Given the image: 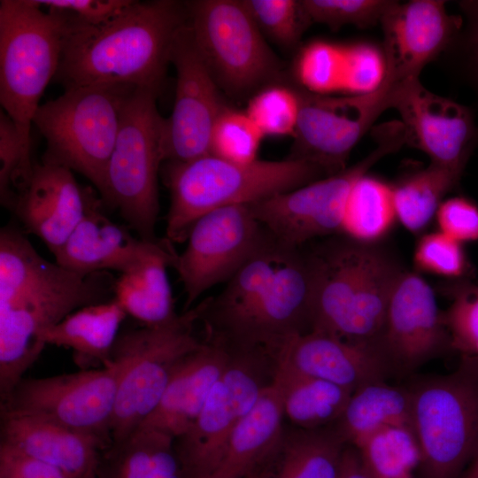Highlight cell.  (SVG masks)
Instances as JSON below:
<instances>
[{"label": "cell", "instance_id": "cell-12", "mask_svg": "<svg viewBox=\"0 0 478 478\" xmlns=\"http://www.w3.org/2000/svg\"><path fill=\"white\" fill-rule=\"evenodd\" d=\"M186 6L195 45L219 88L243 96L283 82L281 62L243 0H197Z\"/></svg>", "mask_w": 478, "mask_h": 478}, {"label": "cell", "instance_id": "cell-40", "mask_svg": "<svg viewBox=\"0 0 478 478\" xmlns=\"http://www.w3.org/2000/svg\"><path fill=\"white\" fill-rule=\"evenodd\" d=\"M441 289L451 301L443 317L452 351L460 356L478 357V286L459 280Z\"/></svg>", "mask_w": 478, "mask_h": 478}, {"label": "cell", "instance_id": "cell-8", "mask_svg": "<svg viewBox=\"0 0 478 478\" xmlns=\"http://www.w3.org/2000/svg\"><path fill=\"white\" fill-rule=\"evenodd\" d=\"M67 23L33 0L0 1V103L31 151V126L56 76Z\"/></svg>", "mask_w": 478, "mask_h": 478}, {"label": "cell", "instance_id": "cell-22", "mask_svg": "<svg viewBox=\"0 0 478 478\" xmlns=\"http://www.w3.org/2000/svg\"><path fill=\"white\" fill-rule=\"evenodd\" d=\"M102 204L89 188L83 219L54 255L59 266L83 275L109 270L127 274L165 243L166 238L149 242L134 236L104 214Z\"/></svg>", "mask_w": 478, "mask_h": 478}, {"label": "cell", "instance_id": "cell-3", "mask_svg": "<svg viewBox=\"0 0 478 478\" xmlns=\"http://www.w3.org/2000/svg\"><path fill=\"white\" fill-rule=\"evenodd\" d=\"M188 21L186 3L134 1L98 27H69L54 80L65 89L125 85L160 91L175 38Z\"/></svg>", "mask_w": 478, "mask_h": 478}, {"label": "cell", "instance_id": "cell-2", "mask_svg": "<svg viewBox=\"0 0 478 478\" xmlns=\"http://www.w3.org/2000/svg\"><path fill=\"white\" fill-rule=\"evenodd\" d=\"M313 271L305 247L271 243L216 297L200 303L204 339L228 352L264 351L277 358L292 337L311 331Z\"/></svg>", "mask_w": 478, "mask_h": 478}, {"label": "cell", "instance_id": "cell-49", "mask_svg": "<svg viewBox=\"0 0 478 478\" xmlns=\"http://www.w3.org/2000/svg\"><path fill=\"white\" fill-rule=\"evenodd\" d=\"M460 478H478V457L467 466Z\"/></svg>", "mask_w": 478, "mask_h": 478}, {"label": "cell", "instance_id": "cell-23", "mask_svg": "<svg viewBox=\"0 0 478 478\" xmlns=\"http://www.w3.org/2000/svg\"><path fill=\"white\" fill-rule=\"evenodd\" d=\"M89 190L79 185L71 170L43 162L35 164L13 212L55 255L83 219Z\"/></svg>", "mask_w": 478, "mask_h": 478}, {"label": "cell", "instance_id": "cell-5", "mask_svg": "<svg viewBox=\"0 0 478 478\" xmlns=\"http://www.w3.org/2000/svg\"><path fill=\"white\" fill-rule=\"evenodd\" d=\"M164 175L170 191L166 238L182 243L194 223L207 212L251 204L329 174L318 165L298 158L239 164L208 154L188 162H167Z\"/></svg>", "mask_w": 478, "mask_h": 478}, {"label": "cell", "instance_id": "cell-19", "mask_svg": "<svg viewBox=\"0 0 478 478\" xmlns=\"http://www.w3.org/2000/svg\"><path fill=\"white\" fill-rule=\"evenodd\" d=\"M392 108L400 114L406 143L426 153L432 164L463 172L478 141L470 109L428 90L419 78L396 85Z\"/></svg>", "mask_w": 478, "mask_h": 478}, {"label": "cell", "instance_id": "cell-9", "mask_svg": "<svg viewBox=\"0 0 478 478\" xmlns=\"http://www.w3.org/2000/svg\"><path fill=\"white\" fill-rule=\"evenodd\" d=\"M135 89L125 85L75 87L42 104L33 120L46 141L42 162L82 174L101 195L122 109Z\"/></svg>", "mask_w": 478, "mask_h": 478}, {"label": "cell", "instance_id": "cell-50", "mask_svg": "<svg viewBox=\"0 0 478 478\" xmlns=\"http://www.w3.org/2000/svg\"><path fill=\"white\" fill-rule=\"evenodd\" d=\"M88 478H100L99 475H98V471H97V473H96L95 474H93V475H91V476H89Z\"/></svg>", "mask_w": 478, "mask_h": 478}, {"label": "cell", "instance_id": "cell-14", "mask_svg": "<svg viewBox=\"0 0 478 478\" xmlns=\"http://www.w3.org/2000/svg\"><path fill=\"white\" fill-rule=\"evenodd\" d=\"M118 372L101 368L41 378H22L5 400L1 415L42 419L96 437L109 448Z\"/></svg>", "mask_w": 478, "mask_h": 478}, {"label": "cell", "instance_id": "cell-1", "mask_svg": "<svg viewBox=\"0 0 478 478\" xmlns=\"http://www.w3.org/2000/svg\"><path fill=\"white\" fill-rule=\"evenodd\" d=\"M108 272L83 275L42 257L22 233L0 232V402L45 345L41 333L72 312L114 298Z\"/></svg>", "mask_w": 478, "mask_h": 478}, {"label": "cell", "instance_id": "cell-51", "mask_svg": "<svg viewBox=\"0 0 478 478\" xmlns=\"http://www.w3.org/2000/svg\"><path fill=\"white\" fill-rule=\"evenodd\" d=\"M399 478H412V475L404 476V477H399Z\"/></svg>", "mask_w": 478, "mask_h": 478}, {"label": "cell", "instance_id": "cell-33", "mask_svg": "<svg viewBox=\"0 0 478 478\" xmlns=\"http://www.w3.org/2000/svg\"><path fill=\"white\" fill-rule=\"evenodd\" d=\"M396 220L392 184L366 173L348 196L342 235L363 243H380Z\"/></svg>", "mask_w": 478, "mask_h": 478}, {"label": "cell", "instance_id": "cell-18", "mask_svg": "<svg viewBox=\"0 0 478 478\" xmlns=\"http://www.w3.org/2000/svg\"><path fill=\"white\" fill-rule=\"evenodd\" d=\"M393 374H409L452 351L434 289L417 273L404 270L390 296L378 339Z\"/></svg>", "mask_w": 478, "mask_h": 478}, {"label": "cell", "instance_id": "cell-7", "mask_svg": "<svg viewBox=\"0 0 478 478\" xmlns=\"http://www.w3.org/2000/svg\"><path fill=\"white\" fill-rule=\"evenodd\" d=\"M200 312L198 304L168 322L120 332L110 353V364L118 372L112 445L141 426L179 365L203 344L204 338L196 332Z\"/></svg>", "mask_w": 478, "mask_h": 478}, {"label": "cell", "instance_id": "cell-15", "mask_svg": "<svg viewBox=\"0 0 478 478\" xmlns=\"http://www.w3.org/2000/svg\"><path fill=\"white\" fill-rule=\"evenodd\" d=\"M274 240L250 204L213 210L200 217L187 236L173 267L186 295L183 312L213 286L227 282L254 255Z\"/></svg>", "mask_w": 478, "mask_h": 478}, {"label": "cell", "instance_id": "cell-35", "mask_svg": "<svg viewBox=\"0 0 478 478\" xmlns=\"http://www.w3.org/2000/svg\"><path fill=\"white\" fill-rule=\"evenodd\" d=\"M348 46L314 41L300 47L294 75L300 88L315 94L344 89Z\"/></svg>", "mask_w": 478, "mask_h": 478}, {"label": "cell", "instance_id": "cell-26", "mask_svg": "<svg viewBox=\"0 0 478 478\" xmlns=\"http://www.w3.org/2000/svg\"><path fill=\"white\" fill-rule=\"evenodd\" d=\"M346 446L334 425H284L276 444L248 478H339Z\"/></svg>", "mask_w": 478, "mask_h": 478}, {"label": "cell", "instance_id": "cell-31", "mask_svg": "<svg viewBox=\"0 0 478 478\" xmlns=\"http://www.w3.org/2000/svg\"><path fill=\"white\" fill-rule=\"evenodd\" d=\"M347 445L358 446L369 436L389 426L412 428V401L407 387L386 381L355 389L335 424Z\"/></svg>", "mask_w": 478, "mask_h": 478}, {"label": "cell", "instance_id": "cell-32", "mask_svg": "<svg viewBox=\"0 0 478 478\" xmlns=\"http://www.w3.org/2000/svg\"><path fill=\"white\" fill-rule=\"evenodd\" d=\"M462 171L430 163L392 184L397 220L411 233L425 230L447 193L459 183Z\"/></svg>", "mask_w": 478, "mask_h": 478}, {"label": "cell", "instance_id": "cell-43", "mask_svg": "<svg viewBox=\"0 0 478 478\" xmlns=\"http://www.w3.org/2000/svg\"><path fill=\"white\" fill-rule=\"evenodd\" d=\"M62 15L69 27H98L122 13L134 0H33Z\"/></svg>", "mask_w": 478, "mask_h": 478}, {"label": "cell", "instance_id": "cell-10", "mask_svg": "<svg viewBox=\"0 0 478 478\" xmlns=\"http://www.w3.org/2000/svg\"><path fill=\"white\" fill-rule=\"evenodd\" d=\"M159 91L137 88L122 109L116 143L101 194L103 203L119 211L138 237L158 241V177L164 162L166 118L157 108Z\"/></svg>", "mask_w": 478, "mask_h": 478}, {"label": "cell", "instance_id": "cell-30", "mask_svg": "<svg viewBox=\"0 0 478 478\" xmlns=\"http://www.w3.org/2000/svg\"><path fill=\"white\" fill-rule=\"evenodd\" d=\"M274 384L280 394L284 418L291 426L301 428L335 424L352 393L282 361H277Z\"/></svg>", "mask_w": 478, "mask_h": 478}, {"label": "cell", "instance_id": "cell-34", "mask_svg": "<svg viewBox=\"0 0 478 478\" xmlns=\"http://www.w3.org/2000/svg\"><path fill=\"white\" fill-rule=\"evenodd\" d=\"M374 478L412 475L420 463V451L412 428L389 426L369 436L355 447Z\"/></svg>", "mask_w": 478, "mask_h": 478}, {"label": "cell", "instance_id": "cell-47", "mask_svg": "<svg viewBox=\"0 0 478 478\" xmlns=\"http://www.w3.org/2000/svg\"><path fill=\"white\" fill-rule=\"evenodd\" d=\"M339 478H374L354 446L347 445L343 451Z\"/></svg>", "mask_w": 478, "mask_h": 478}, {"label": "cell", "instance_id": "cell-17", "mask_svg": "<svg viewBox=\"0 0 478 478\" xmlns=\"http://www.w3.org/2000/svg\"><path fill=\"white\" fill-rule=\"evenodd\" d=\"M171 63L176 86L173 111L165 122L164 162H188L210 154L212 131L226 104L188 21L175 38Z\"/></svg>", "mask_w": 478, "mask_h": 478}, {"label": "cell", "instance_id": "cell-46", "mask_svg": "<svg viewBox=\"0 0 478 478\" xmlns=\"http://www.w3.org/2000/svg\"><path fill=\"white\" fill-rule=\"evenodd\" d=\"M459 4L467 20L466 27L461 35L466 69L478 89V0L460 1Z\"/></svg>", "mask_w": 478, "mask_h": 478}, {"label": "cell", "instance_id": "cell-11", "mask_svg": "<svg viewBox=\"0 0 478 478\" xmlns=\"http://www.w3.org/2000/svg\"><path fill=\"white\" fill-rule=\"evenodd\" d=\"M375 148L350 167L304 186L251 204V209L281 246L300 249L310 241L342 235L348 196L359 178L385 156L406 143L400 121L373 128Z\"/></svg>", "mask_w": 478, "mask_h": 478}, {"label": "cell", "instance_id": "cell-27", "mask_svg": "<svg viewBox=\"0 0 478 478\" xmlns=\"http://www.w3.org/2000/svg\"><path fill=\"white\" fill-rule=\"evenodd\" d=\"M283 419L281 400L273 382L238 423L220 462L207 478H248L278 442Z\"/></svg>", "mask_w": 478, "mask_h": 478}, {"label": "cell", "instance_id": "cell-39", "mask_svg": "<svg viewBox=\"0 0 478 478\" xmlns=\"http://www.w3.org/2000/svg\"><path fill=\"white\" fill-rule=\"evenodd\" d=\"M35 165L31 151L8 114L0 112V203L13 212L21 190L28 183Z\"/></svg>", "mask_w": 478, "mask_h": 478}, {"label": "cell", "instance_id": "cell-36", "mask_svg": "<svg viewBox=\"0 0 478 478\" xmlns=\"http://www.w3.org/2000/svg\"><path fill=\"white\" fill-rule=\"evenodd\" d=\"M243 2L266 39L287 51L299 50L302 36L312 24L301 0Z\"/></svg>", "mask_w": 478, "mask_h": 478}, {"label": "cell", "instance_id": "cell-45", "mask_svg": "<svg viewBox=\"0 0 478 478\" xmlns=\"http://www.w3.org/2000/svg\"><path fill=\"white\" fill-rule=\"evenodd\" d=\"M0 478H69L58 468L0 443Z\"/></svg>", "mask_w": 478, "mask_h": 478}, {"label": "cell", "instance_id": "cell-21", "mask_svg": "<svg viewBox=\"0 0 478 478\" xmlns=\"http://www.w3.org/2000/svg\"><path fill=\"white\" fill-rule=\"evenodd\" d=\"M277 361L351 392L394 374L378 341L349 342L317 331L292 337Z\"/></svg>", "mask_w": 478, "mask_h": 478}, {"label": "cell", "instance_id": "cell-37", "mask_svg": "<svg viewBox=\"0 0 478 478\" xmlns=\"http://www.w3.org/2000/svg\"><path fill=\"white\" fill-rule=\"evenodd\" d=\"M264 136L245 111L226 104L212 131L210 154L234 163H251L258 159Z\"/></svg>", "mask_w": 478, "mask_h": 478}, {"label": "cell", "instance_id": "cell-41", "mask_svg": "<svg viewBox=\"0 0 478 478\" xmlns=\"http://www.w3.org/2000/svg\"><path fill=\"white\" fill-rule=\"evenodd\" d=\"M462 244L438 230L423 235L413 253L416 269L452 281L464 280L471 266Z\"/></svg>", "mask_w": 478, "mask_h": 478}, {"label": "cell", "instance_id": "cell-44", "mask_svg": "<svg viewBox=\"0 0 478 478\" xmlns=\"http://www.w3.org/2000/svg\"><path fill=\"white\" fill-rule=\"evenodd\" d=\"M438 231L461 243L478 241V205L465 197L443 200L436 213Z\"/></svg>", "mask_w": 478, "mask_h": 478}, {"label": "cell", "instance_id": "cell-42", "mask_svg": "<svg viewBox=\"0 0 478 478\" xmlns=\"http://www.w3.org/2000/svg\"><path fill=\"white\" fill-rule=\"evenodd\" d=\"M393 1L388 0H302L312 23L332 29L352 25L368 27L380 23Z\"/></svg>", "mask_w": 478, "mask_h": 478}, {"label": "cell", "instance_id": "cell-13", "mask_svg": "<svg viewBox=\"0 0 478 478\" xmlns=\"http://www.w3.org/2000/svg\"><path fill=\"white\" fill-rule=\"evenodd\" d=\"M228 364L212 387L196 420L174 439L189 478H207L229 438L274 378L277 360L264 351L229 352Z\"/></svg>", "mask_w": 478, "mask_h": 478}, {"label": "cell", "instance_id": "cell-24", "mask_svg": "<svg viewBox=\"0 0 478 478\" xmlns=\"http://www.w3.org/2000/svg\"><path fill=\"white\" fill-rule=\"evenodd\" d=\"M0 443L49 464L69 478H88L98 471L109 447L99 439L42 419L1 415Z\"/></svg>", "mask_w": 478, "mask_h": 478}, {"label": "cell", "instance_id": "cell-29", "mask_svg": "<svg viewBox=\"0 0 478 478\" xmlns=\"http://www.w3.org/2000/svg\"><path fill=\"white\" fill-rule=\"evenodd\" d=\"M172 243L166 238L137 268L116 280L114 298L127 315L143 325L163 324L178 315L167 275V267H173L177 255Z\"/></svg>", "mask_w": 478, "mask_h": 478}, {"label": "cell", "instance_id": "cell-16", "mask_svg": "<svg viewBox=\"0 0 478 478\" xmlns=\"http://www.w3.org/2000/svg\"><path fill=\"white\" fill-rule=\"evenodd\" d=\"M396 84L383 79L374 89L345 96L297 88L300 109L289 158L314 163L329 175L345 169L357 143L386 110Z\"/></svg>", "mask_w": 478, "mask_h": 478}, {"label": "cell", "instance_id": "cell-28", "mask_svg": "<svg viewBox=\"0 0 478 478\" xmlns=\"http://www.w3.org/2000/svg\"><path fill=\"white\" fill-rule=\"evenodd\" d=\"M127 315L119 302L112 298L72 312L41 333L39 340L45 346L71 349L74 362L81 369L107 366L111 351Z\"/></svg>", "mask_w": 478, "mask_h": 478}, {"label": "cell", "instance_id": "cell-6", "mask_svg": "<svg viewBox=\"0 0 478 478\" xmlns=\"http://www.w3.org/2000/svg\"><path fill=\"white\" fill-rule=\"evenodd\" d=\"M406 387L421 478H460L478 457V357L461 356L452 372Z\"/></svg>", "mask_w": 478, "mask_h": 478}, {"label": "cell", "instance_id": "cell-48", "mask_svg": "<svg viewBox=\"0 0 478 478\" xmlns=\"http://www.w3.org/2000/svg\"><path fill=\"white\" fill-rule=\"evenodd\" d=\"M147 478H189L181 463L157 470Z\"/></svg>", "mask_w": 478, "mask_h": 478}, {"label": "cell", "instance_id": "cell-4", "mask_svg": "<svg viewBox=\"0 0 478 478\" xmlns=\"http://www.w3.org/2000/svg\"><path fill=\"white\" fill-rule=\"evenodd\" d=\"M339 235L307 249L313 271L311 331L349 342L378 341L405 269L381 243Z\"/></svg>", "mask_w": 478, "mask_h": 478}, {"label": "cell", "instance_id": "cell-38", "mask_svg": "<svg viewBox=\"0 0 478 478\" xmlns=\"http://www.w3.org/2000/svg\"><path fill=\"white\" fill-rule=\"evenodd\" d=\"M299 109L297 88L278 82L251 96L245 112L264 135L293 137Z\"/></svg>", "mask_w": 478, "mask_h": 478}, {"label": "cell", "instance_id": "cell-25", "mask_svg": "<svg viewBox=\"0 0 478 478\" xmlns=\"http://www.w3.org/2000/svg\"><path fill=\"white\" fill-rule=\"evenodd\" d=\"M229 358L224 347L204 339L176 368L157 407L139 428H152L173 439L186 433Z\"/></svg>", "mask_w": 478, "mask_h": 478}, {"label": "cell", "instance_id": "cell-20", "mask_svg": "<svg viewBox=\"0 0 478 478\" xmlns=\"http://www.w3.org/2000/svg\"><path fill=\"white\" fill-rule=\"evenodd\" d=\"M386 80L397 84L419 78L421 70L460 35L461 16L447 12L443 1H393L380 21Z\"/></svg>", "mask_w": 478, "mask_h": 478}]
</instances>
